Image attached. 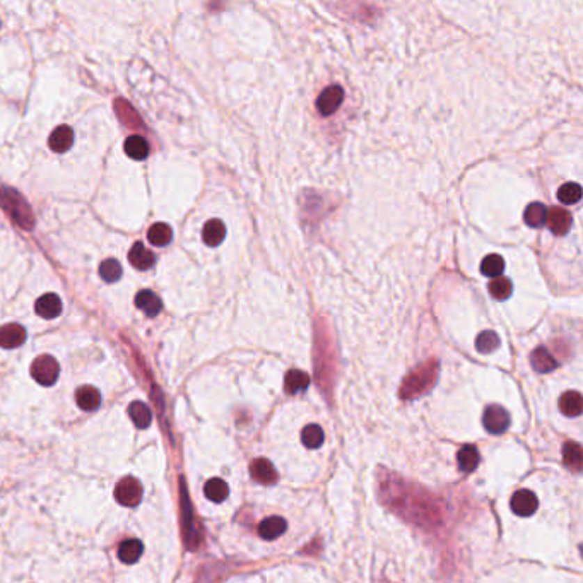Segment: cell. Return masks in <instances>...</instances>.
<instances>
[{
	"instance_id": "14",
	"label": "cell",
	"mask_w": 583,
	"mask_h": 583,
	"mask_svg": "<svg viewBox=\"0 0 583 583\" xmlns=\"http://www.w3.org/2000/svg\"><path fill=\"white\" fill-rule=\"evenodd\" d=\"M136 306L139 310H142V312H144L147 317H156L163 310V301L156 293H152V291H149V289H144L137 293Z\"/></svg>"
},
{
	"instance_id": "20",
	"label": "cell",
	"mask_w": 583,
	"mask_h": 583,
	"mask_svg": "<svg viewBox=\"0 0 583 583\" xmlns=\"http://www.w3.org/2000/svg\"><path fill=\"white\" fill-rule=\"evenodd\" d=\"M284 387H286L287 394L294 395L305 392L310 387V375L301 372V369H289L286 373V380H284Z\"/></svg>"
},
{
	"instance_id": "16",
	"label": "cell",
	"mask_w": 583,
	"mask_h": 583,
	"mask_svg": "<svg viewBox=\"0 0 583 583\" xmlns=\"http://www.w3.org/2000/svg\"><path fill=\"white\" fill-rule=\"evenodd\" d=\"M530 362H532V368L537 373H549L558 368V360L543 346L534 349V353L530 354Z\"/></svg>"
},
{
	"instance_id": "1",
	"label": "cell",
	"mask_w": 583,
	"mask_h": 583,
	"mask_svg": "<svg viewBox=\"0 0 583 583\" xmlns=\"http://www.w3.org/2000/svg\"><path fill=\"white\" fill-rule=\"evenodd\" d=\"M438 375L440 362L436 358H431V360H428L426 362H422L421 366H417L416 369H413V372L404 378L399 395H401V399H404V401L421 397V395H424L426 392H429L435 387Z\"/></svg>"
},
{
	"instance_id": "33",
	"label": "cell",
	"mask_w": 583,
	"mask_h": 583,
	"mask_svg": "<svg viewBox=\"0 0 583 583\" xmlns=\"http://www.w3.org/2000/svg\"><path fill=\"white\" fill-rule=\"evenodd\" d=\"M476 347H477V351H479V353H483V354L493 353V351H496L500 347L498 334H496V332H493V330L481 332V334L477 335Z\"/></svg>"
},
{
	"instance_id": "10",
	"label": "cell",
	"mask_w": 583,
	"mask_h": 583,
	"mask_svg": "<svg viewBox=\"0 0 583 583\" xmlns=\"http://www.w3.org/2000/svg\"><path fill=\"white\" fill-rule=\"evenodd\" d=\"M62 308H63L62 300L54 293H48V294H43V296H40L35 305L36 315H40L41 319H45V320L57 319V317L62 313Z\"/></svg>"
},
{
	"instance_id": "34",
	"label": "cell",
	"mask_w": 583,
	"mask_h": 583,
	"mask_svg": "<svg viewBox=\"0 0 583 583\" xmlns=\"http://www.w3.org/2000/svg\"><path fill=\"white\" fill-rule=\"evenodd\" d=\"M558 199L563 202V204H577L578 200L582 199V186L578 183L570 182L564 183L563 186H559L558 190Z\"/></svg>"
},
{
	"instance_id": "15",
	"label": "cell",
	"mask_w": 583,
	"mask_h": 583,
	"mask_svg": "<svg viewBox=\"0 0 583 583\" xmlns=\"http://www.w3.org/2000/svg\"><path fill=\"white\" fill-rule=\"evenodd\" d=\"M123 151H125V154L130 159L144 161L149 156V152H151V147H149V142L142 136H130L127 137L125 144H123Z\"/></svg>"
},
{
	"instance_id": "3",
	"label": "cell",
	"mask_w": 583,
	"mask_h": 583,
	"mask_svg": "<svg viewBox=\"0 0 583 583\" xmlns=\"http://www.w3.org/2000/svg\"><path fill=\"white\" fill-rule=\"evenodd\" d=\"M61 375V366L54 356H38L31 365V376L43 387H51L58 380Z\"/></svg>"
},
{
	"instance_id": "2",
	"label": "cell",
	"mask_w": 583,
	"mask_h": 583,
	"mask_svg": "<svg viewBox=\"0 0 583 583\" xmlns=\"http://www.w3.org/2000/svg\"><path fill=\"white\" fill-rule=\"evenodd\" d=\"M0 204L14 223L26 230L33 227V212L19 193L9 189H0Z\"/></svg>"
},
{
	"instance_id": "27",
	"label": "cell",
	"mask_w": 583,
	"mask_h": 583,
	"mask_svg": "<svg viewBox=\"0 0 583 583\" xmlns=\"http://www.w3.org/2000/svg\"><path fill=\"white\" fill-rule=\"evenodd\" d=\"M204 495L207 496V500H211V502L221 503L227 498V495H230V488H227V484L224 483L223 479H218V477H214V479H211V481H207V483H205Z\"/></svg>"
},
{
	"instance_id": "12",
	"label": "cell",
	"mask_w": 583,
	"mask_h": 583,
	"mask_svg": "<svg viewBox=\"0 0 583 583\" xmlns=\"http://www.w3.org/2000/svg\"><path fill=\"white\" fill-rule=\"evenodd\" d=\"M250 474H252L253 479L262 484H272L278 481V470L267 458H255L250 463Z\"/></svg>"
},
{
	"instance_id": "31",
	"label": "cell",
	"mask_w": 583,
	"mask_h": 583,
	"mask_svg": "<svg viewBox=\"0 0 583 583\" xmlns=\"http://www.w3.org/2000/svg\"><path fill=\"white\" fill-rule=\"evenodd\" d=\"M324 440H325L324 429L320 428L319 424H310V426H306L305 429H303L301 442H303V445H305V447L319 448L324 445Z\"/></svg>"
},
{
	"instance_id": "5",
	"label": "cell",
	"mask_w": 583,
	"mask_h": 583,
	"mask_svg": "<svg viewBox=\"0 0 583 583\" xmlns=\"http://www.w3.org/2000/svg\"><path fill=\"white\" fill-rule=\"evenodd\" d=\"M115 498L123 506H137L142 500V486L134 477H125L115 488Z\"/></svg>"
},
{
	"instance_id": "7",
	"label": "cell",
	"mask_w": 583,
	"mask_h": 583,
	"mask_svg": "<svg viewBox=\"0 0 583 583\" xmlns=\"http://www.w3.org/2000/svg\"><path fill=\"white\" fill-rule=\"evenodd\" d=\"M510 504L513 513H517L518 517H530L532 513H536L539 502H537V496L534 495L532 491H529V489H520V491H517L511 496Z\"/></svg>"
},
{
	"instance_id": "9",
	"label": "cell",
	"mask_w": 583,
	"mask_h": 583,
	"mask_svg": "<svg viewBox=\"0 0 583 583\" xmlns=\"http://www.w3.org/2000/svg\"><path fill=\"white\" fill-rule=\"evenodd\" d=\"M545 223H548L549 230H551L552 233L558 234V237H563V234H566L568 231H570L573 219H571V214L566 209L552 207L548 211Z\"/></svg>"
},
{
	"instance_id": "8",
	"label": "cell",
	"mask_w": 583,
	"mask_h": 583,
	"mask_svg": "<svg viewBox=\"0 0 583 583\" xmlns=\"http://www.w3.org/2000/svg\"><path fill=\"white\" fill-rule=\"evenodd\" d=\"M26 328L19 324H7L0 328V347L16 349L26 342Z\"/></svg>"
},
{
	"instance_id": "26",
	"label": "cell",
	"mask_w": 583,
	"mask_h": 583,
	"mask_svg": "<svg viewBox=\"0 0 583 583\" xmlns=\"http://www.w3.org/2000/svg\"><path fill=\"white\" fill-rule=\"evenodd\" d=\"M582 448L577 442H566L563 447V462L570 467L573 472L582 470Z\"/></svg>"
},
{
	"instance_id": "30",
	"label": "cell",
	"mask_w": 583,
	"mask_h": 583,
	"mask_svg": "<svg viewBox=\"0 0 583 583\" xmlns=\"http://www.w3.org/2000/svg\"><path fill=\"white\" fill-rule=\"evenodd\" d=\"M489 293H491L493 298H496V300L503 301V300H508V298L511 296V293H513V284H511L510 279L506 278H496L493 279L491 282H489Z\"/></svg>"
},
{
	"instance_id": "29",
	"label": "cell",
	"mask_w": 583,
	"mask_h": 583,
	"mask_svg": "<svg viewBox=\"0 0 583 583\" xmlns=\"http://www.w3.org/2000/svg\"><path fill=\"white\" fill-rule=\"evenodd\" d=\"M503 271H504L503 257L496 255V253L484 257L483 264H481V272H483L486 278H495V279L502 278Z\"/></svg>"
},
{
	"instance_id": "28",
	"label": "cell",
	"mask_w": 583,
	"mask_h": 583,
	"mask_svg": "<svg viewBox=\"0 0 583 583\" xmlns=\"http://www.w3.org/2000/svg\"><path fill=\"white\" fill-rule=\"evenodd\" d=\"M545 216H548V209L541 202H532L529 207L525 209L523 219L530 227H541L545 223Z\"/></svg>"
},
{
	"instance_id": "11",
	"label": "cell",
	"mask_w": 583,
	"mask_h": 583,
	"mask_svg": "<svg viewBox=\"0 0 583 583\" xmlns=\"http://www.w3.org/2000/svg\"><path fill=\"white\" fill-rule=\"evenodd\" d=\"M74 144V132L70 127L61 125L50 134V139H48V145L54 152H58V154H63V152L69 151Z\"/></svg>"
},
{
	"instance_id": "22",
	"label": "cell",
	"mask_w": 583,
	"mask_h": 583,
	"mask_svg": "<svg viewBox=\"0 0 583 583\" xmlns=\"http://www.w3.org/2000/svg\"><path fill=\"white\" fill-rule=\"evenodd\" d=\"M559 409H561V413L564 414V416H570V417L580 416L582 409H583L582 395L575 390H570V392H566V394H563L561 399H559Z\"/></svg>"
},
{
	"instance_id": "19",
	"label": "cell",
	"mask_w": 583,
	"mask_h": 583,
	"mask_svg": "<svg viewBox=\"0 0 583 583\" xmlns=\"http://www.w3.org/2000/svg\"><path fill=\"white\" fill-rule=\"evenodd\" d=\"M287 523L281 517H269L260 522L259 536L265 541H274L286 532Z\"/></svg>"
},
{
	"instance_id": "6",
	"label": "cell",
	"mask_w": 583,
	"mask_h": 583,
	"mask_svg": "<svg viewBox=\"0 0 583 583\" xmlns=\"http://www.w3.org/2000/svg\"><path fill=\"white\" fill-rule=\"evenodd\" d=\"M342 101H344V89L341 88V86L332 84L320 93L319 99H317V108H319L320 115H324V117H330V115H334L335 111L341 108Z\"/></svg>"
},
{
	"instance_id": "18",
	"label": "cell",
	"mask_w": 583,
	"mask_h": 583,
	"mask_svg": "<svg viewBox=\"0 0 583 583\" xmlns=\"http://www.w3.org/2000/svg\"><path fill=\"white\" fill-rule=\"evenodd\" d=\"M76 402L82 410H96L101 404V394L98 388L91 387V385H84V387L77 388L76 392Z\"/></svg>"
},
{
	"instance_id": "24",
	"label": "cell",
	"mask_w": 583,
	"mask_h": 583,
	"mask_svg": "<svg viewBox=\"0 0 583 583\" xmlns=\"http://www.w3.org/2000/svg\"><path fill=\"white\" fill-rule=\"evenodd\" d=\"M129 416L137 428L145 429L151 426L152 422V413L144 402H132L129 407Z\"/></svg>"
},
{
	"instance_id": "21",
	"label": "cell",
	"mask_w": 583,
	"mask_h": 583,
	"mask_svg": "<svg viewBox=\"0 0 583 583\" xmlns=\"http://www.w3.org/2000/svg\"><path fill=\"white\" fill-rule=\"evenodd\" d=\"M479 458L481 457L477 448L474 447V445H465L457 454L458 469H461L462 472H474V470L477 469V465H479Z\"/></svg>"
},
{
	"instance_id": "17",
	"label": "cell",
	"mask_w": 583,
	"mask_h": 583,
	"mask_svg": "<svg viewBox=\"0 0 583 583\" xmlns=\"http://www.w3.org/2000/svg\"><path fill=\"white\" fill-rule=\"evenodd\" d=\"M226 238V226L221 219H211L205 223L202 231V240L207 246H219Z\"/></svg>"
},
{
	"instance_id": "25",
	"label": "cell",
	"mask_w": 583,
	"mask_h": 583,
	"mask_svg": "<svg viewBox=\"0 0 583 583\" xmlns=\"http://www.w3.org/2000/svg\"><path fill=\"white\" fill-rule=\"evenodd\" d=\"M147 240L152 246H166L173 240V231H171V227L168 226V224L156 223L154 226L149 227Z\"/></svg>"
},
{
	"instance_id": "23",
	"label": "cell",
	"mask_w": 583,
	"mask_h": 583,
	"mask_svg": "<svg viewBox=\"0 0 583 583\" xmlns=\"http://www.w3.org/2000/svg\"><path fill=\"white\" fill-rule=\"evenodd\" d=\"M142 552H144V545L137 539H127L123 541L118 548V558L120 561L127 564H134L141 559Z\"/></svg>"
},
{
	"instance_id": "4",
	"label": "cell",
	"mask_w": 583,
	"mask_h": 583,
	"mask_svg": "<svg viewBox=\"0 0 583 583\" xmlns=\"http://www.w3.org/2000/svg\"><path fill=\"white\" fill-rule=\"evenodd\" d=\"M483 424L491 435H502V433L506 431L508 426H510V414L506 413L504 407L493 404V406L486 407Z\"/></svg>"
},
{
	"instance_id": "32",
	"label": "cell",
	"mask_w": 583,
	"mask_h": 583,
	"mask_svg": "<svg viewBox=\"0 0 583 583\" xmlns=\"http://www.w3.org/2000/svg\"><path fill=\"white\" fill-rule=\"evenodd\" d=\"M122 265L120 262L115 259H106L101 262L99 265V275L103 281L106 282H117L122 278Z\"/></svg>"
},
{
	"instance_id": "13",
	"label": "cell",
	"mask_w": 583,
	"mask_h": 583,
	"mask_svg": "<svg viewBox=\"0 0 583 583\" xmlns=\"http://www.w3.org/2000/svg\"><path fill=\"white\" fill-rule=\"evenodd\" d=\"M129 262L139 271H149L154 265L156 257L147 246H144L142 243H134L129 252Z\"/></svg>"
}]
</instances>
